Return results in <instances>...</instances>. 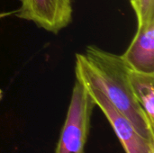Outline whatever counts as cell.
Segmentation results:
<instances>
[{"mask_svg":"<svg viewBox=\"0 0 154 153\" xmlns=\"http://www.w3.org/2000/svg\"><path fill=\"white\" fill-rule=\"evenodd\" d=\"M130 67L117 55L97 45H88L77 53L75 76L80 83L96 87L134 124L146 140L154 142L153 125L136 100L130 81Z\"/></svg>","mask_w":154,"mask_h":153,"instance_id":"obj_1","label":"cell"},{"mask_svg":"<svg viewBox=\"0 0 154 153\" xmlns=\"http://www.w3.org/2000/svg\"><path fill=\"white\" fill-rule=\"evenodd\" d=\"M95 106L85 86L76 79L55 153H85Z\"/></svg>","mask_w":154,"mask_h":153,"instance_id":"obj_2","label":"cell"},{"mask_svg":"<svg viewBox=\"0 0 154 153\" xmlns=\"http://www.w3.org/2000/svg\"><path fill=\"white\" fill-rule=\"evenodd\" d=\"M15 10L19 19L33 23L53 34L67 28L73 20L74 0H19Z\"/></svg>","mask_w":154,"mask_h":153,"instance_id":"obj_3","label":"cell"},{"mask_svg":"<svg viewBox=\"0 0 154 153\" xmlns=\"http://www.w3.org/2000/svg\"><path fill=\"white\" fill-rule=\"evenodd\" d=\"M84 86L92 96L95 105L100 108L108 120L116 136L120 140L125 152L150 153L151 151L154 150V142L148 141L143 138L137 132L131 121L120 113L102 92L96 87L86 85Z\"/></svg>","mask_w":154,"mask_h":153,"instance_id":"obj_4","label":"cell"},{"mask_svg":"<svg viewBox=\"0 0 154 153\" xmlns=\"http://www.w3.org/2000/svg\"><path fill=\"white\" fill-rule=\"evenodd\" d=\"M121 55L132 69L154 73V19L137 27L130 45Z\"/></svg>","mask_w":154,"mask_h":153,"instance_id":"obj_5","label":"cell"},{"mask_svg":"<svg viewBox=\"0 0 154 153\" xmlns=\"http://www.w3.org/2000/svg\"><path fill=\"white\" fill-rule=\"evenodd\" d=\"M129 81L134 95L154 126V73L129 69Z\"/></svg>","mask_w":154,"mask_h":153,"instance_id":"obj_6","label":"cell"},{"mask_svg":"<svg viewBox=\"0 0 154 153\" xmlns=\"http://www.w3.org/2000/svg\"><path fill=\"white\" fill-rule=\"evenodd\" d=\"M137 19V27L154 19V0H134L131 4Z\"/></svg>","mask_w":154,"mask_h":153,"instance_id":"obj_7","label":"cell"},{"mask_svg":"<svg viewBox=\"0 0 154 153\" xmlns=\"http://www.w3.org/2000/svg\"><path fill=\"white\" fill-rule=\"evenodd\" d=\"M15 14V10L13 11H5V12H0V20L1 19H5L6 17L12 16Z\"/></svg>","mask_w":154,"mask_h":153,"instance_id":"obj_8","label":"cell"},{"mask_svg":"<svg viewBox=\"0 0 154 153\" xmlns=\"http://www.w3.org/2000/svg\"><path fill=\"white\" fill-rule=\"evenodd\" d=\"M134 1V0H129V2H130V4H132V3H133Z\"/></svg>","mask_w":154,"mask_h":153,"instance_id":"obj_9","label":"cell"},{"mask_svg":"<svg viewBox=\"0 0 154 153\" xmlns=\"http://www.w3.org/2000/svg\"><path fill=\"white\" fill-rule=\"evenodd\" d=\"M150 153H154V150H152V151H150Z\"/></svg>","mask_w":154,"mask_h":153,"instance_id":"obj_10","label":"cell"}]
</instances>
